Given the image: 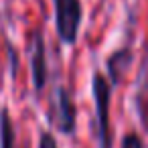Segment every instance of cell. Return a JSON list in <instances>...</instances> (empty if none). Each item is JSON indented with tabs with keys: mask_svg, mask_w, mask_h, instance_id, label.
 <instances>
[{
	"mask_svg": "<svg viewBox=\"0 0 148 148\" xmlns=\"http://www.w3.org/2000/svg\"><path fill=\"white\" fill-rule=\"evenodd\" d=\"M16 146V132L8 114V108L0 110V148H14Z\"/></svg>",
	"mask_w": 148,
	"mask_h": 148,
	"instance_id": "8992f818",
	"label": "cell"
},
{
	"mask_svg": "<svg viewBox=\"0 0 148 148\" xmlns=\"http://www.w3.org/2000/svg\"><path fill=\"white\" fill-rule=\"evenodd\" d=\"M122 148H144V146H142V140H140L138 134L128 132V134L122 138Z\"/></svg>",
	"mask_w": 148,
	"mask_h": 148,
	"instance_id": "52a82bcc",
	"label": "cell"
},
{
	"mask_svg": "<svg viewBox=\"0 0 148 148\" xmlns=\"http://www.w3.org/2000/svg\"><path fill=\"white\" fill-rule=\"evenodd\" d=\"M91 93L95 101V118H97V146L112 148V130H110V95L112 85L101 73L91 75Z\"/></svg>",
	"mask_w": 148,
	"mask_h": 148,
	"instance_id": "6da1fadb",
	"label": "cell"
},
{
	"mask_svg": "<svg viewBox=\"0 0 148 148\" xmlns=\"http://www.w3.org/2000/svg\"><path fill=\"white\" fill-rule=\"evenodd\" d=\"M31 75H33V87L37 93H41L49 79V65H47V47L45 37L41 31L33 33L31 41Z\"/></svg>",
	"mask_w": 148,
	"mask_h": 148,
	"instance_id": "277c9868",
	"label": "cell"
},
{
	"mask_svg": "<svg viewBox=\"0 0 148 148\" xmlns=\"http://www.w3.org/2000/svg\"><path fill=\"white\" fill-rule=\"evenodd\" d=\"M130 63H132V51L128 47L118 49V51H114L110 55V59H108V73H110V79H112L114 85H118L124 79Z\"/></svg>",
	"mask_w": 148,
	"mask_h": 148,
	"instance_id": "5b68a950",
	"label": "cell"
},
{
	"mask_svg": "<svg viewBox=\"0 0 148 148\" xmlns=\"http://www.w3.org/2000/svg\"><path fill=\"white\" fill-rule=\"evenodd\" d=\"M39 148H59V146H57V140L51 132H43L39 138Z\"/></svg>",
	"mask_w": 148,
	"mask_h": 148,
	"instance_id": "ba28073f",
	"label": "cell"
},
{
	"mask_svg": "<svg viewBox=\"0 0 148 148\" xmlns=\"http://www.w3.org/2000/svg\"><path fill=\"white\" fill-rule=\"evenodd\" d=\"M53 6H55V27L59 41L65 45H75L83 21L81 0H53Z\"/></svg>",
	"mask_w": 148,
	"mask_h": 148,
	"instance_id": "7a4b0ae2",
	"label": "cell"
},
{
	"mask_svg": "<svg viewBox=\"0 0 148 148\" xmlns=\"http://www.w3.org/2000/svg\"><path fill=\"white\" fill-rule=\"evenodd\" d=\"M47 120L61 134L71 136L75 132V106H73V101H71L65 87H57L55 95L51 97Z\"/></svg>",
	"mask_w": 148,
	"mask_h": 148,
	"instance_id": "3957f363",
	"label": "cell"
}]
</instances>
